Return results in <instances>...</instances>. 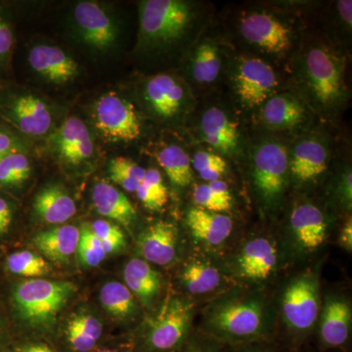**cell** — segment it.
<instances>
[{
    "label": "cell",
    "instance_id": "6da1fadb",
    "mask_svg": "<svg viewBox=\"0 0 352 352\" xmlns=\"http://www.w3.org/2000/svg\"><path fill=\"white\" fill-rule=\"evenodd\" d=\"M296 94L308 108L323 118L342 112L349 100L346 58L325 39L303 43L292 61Z\"/></svg>",
    "mask_w": 352,
    "mask_h": 352
},
{
    "label": "cell",
    "instance_id": "7a4b0ae2",
    "mask_svg": "<svg viewBox=\"0 0 352 352\" xmlns=\"http://www.w3.org/2000/svg\"><path fill=\"white\" fill-rule=\"evenodd\" d=\"M208 14L185 0H144L139 3L138 51L149 56L190 46L203 34Z\"/></svg>",
    "mask_w": 352,
    "mask_h": 352
},
{
    "label": "cell",
    "instance_id": "3957f363",
    "mask_svg": "<svg viewBox=\"0 0 352 352\" xmlns=\"http://www.w3.org/2000/svg\"><path fill=\"white\" fill-rule=\"evenodd\" d=\"M274 323L270 302L254 292L231 291L206 310L203 327L212 339L245 344L267 337Z\"/></svg>",
    "mask_w": 352,
    "mask_h": 352
},
{
    "label": "cell",
    "instance_id": "277c9868",
    "mask_svg": "<svg viewBox=\"0 0 352 352\" xmlns=\"http://www.w3.org/2000/svg\"><path fill=\"white\" fill-rule=\"evenodd\" d=\"M235 32L250 54L266 61H284L298 48L300 30L293 18L267 8L242 11L235 23Z\"/></svg>",
    "mask_w": 352,
    "mask_h": 352
},
{
    "label": "cell",
    "instance_id": "5b68a950",
    "mask_svg": "<svg viewBox=\"0 0 352 352\" xmlns=\"http://www.w3.org/2000/svg\"><path fill=\"white\" fill-rule=\"evenodd\" d=\"M59 108L31 88L0 82V119L23 138L50 136L59 126Z\"/></svg>",
    "mask_w": 352,
    "mask_h": 352
},
{
    "label": "cell",
    "instance_id": "8992f818",
    "mask_svg": "<svg viewBox=\"0 0 352 352\" xmlns=\"http://www.w3.org/2000/svg\"><path fill=\"white\" fill-rule=\"evenodd\" d=\"M76 292L71 282L27 280L14 289V305L28 327L45 333L52 330L58 314Z\"/></svg>",
    "mask_w": 352,
    "mask_h": 352
},
{
    "label": "cell",
    "instance_id": "52a82bcc",
    "mask_svg": "<svg viewBox=\"0 0 352 352\" xmlns=\"http://www.w3.org/2000/svg\"><path fill=\"white\" fill-rule=\"evenodd\" d=\"M139 95L145 112L166 126L182 124L193 112L195 104L190 85L182 76L170 73L146 78Z\"/></svg>",
    "mask_w": 352,
    "mask_h": 352
},
{
    "label": "cell",
    "instance_id": "ba28073f",
    "mask_svg": "<svg viewBox=\"0 0 352 352\" xmlns=\"http://www.w3.org/2000/svg\"><path fill=\"white\" fill-rule=\"evenodd\" d=\"M194 305L173 296L150 317L139 336V352H175L188 340Z\"/></svg>",
    "mask_w": 352,
    "mask_h": 352
},
{
    "label": "cell",
    "instance_id": "9c48e42d",
    "mask_svg": "<svg viewBox=\"0 0 352 352\" xmlns=\"http://www.w3.org/2000/svg\"><path fill=\"white\" fill-rule=\"evenodd\" d=\"M229 82L234 98L247 111H258L278 94L279 75L273 65L256 55L241 54L229 61Z\"/></svg>",
    "mask_w": 352,
    "mask_h": 352
},
{
    "label": "cell",
    "instance_id": "30bf717a",
    "mask_svg": "<svg viewBox=\"0 0 352 352\" xmlns=\"http://www.w3.org/2000/svg\"><path fill=\"white\" fill-rule=\"evenodd\" d=\"M252 179L264 208L277 207L289 182V147L276 138L258 141L252 150Z\"/></svg>",
    "mask_w": 352,
    "mask_h": 352
},
{
    "label": "cell",
    "instance_id": "8fae6325",
    "mask_svg": "<svg viewBox=\"0 0 352 352\" xmlns=\"http://www.w3.org/2000/svg\"><path fill=\"white\" fill-rule=\"evenodd\" d=\"M71 22L76 41L94 52H110L119 41V22L98 2H78L72 11Z\"/></svg>",
    "mask_w": 352,
    "mask_h": 352
},
{
    "label": "cell",
    "instance_id": "7c38bea8",
    "mask_svg": "<svg viewBox=\"0 0 352 352\" xmlns=\"http://www.w3.org/2000/svg\"><path fill=\"white\" fill-rule=\"evenodd\" d=\"M92 120L99 134L110 142H132L142 133L138 110L116 92L101 95L92 107Z\"/></svg>",
    "mask_w": 352,
    "mask_h": 352
},
{
    "label": "cell",
    "instance_id": "4fadbf2b",
    "mask_svg": "<svg viewBox=\"0 0 352 352\" xmlns=\"http://www.w3.org/2000/svg\"><path fill=\"white\" fill-rule=\"evenodd\" d=\"M331 148L318 132H308L289 147V178L296 184L316 183L328 170Z\"/></svg>",
    "mask_w": 352,
    "mask_h": 352
},
{
    "label": "cell",
    "instance_id": "5bb4252c",
    "mask_svg": "<svg viewBox=\"0 0 352 352\" xmlns=\"http://www.w3.org/2000/svg\"><path fill=\"white\" fill-rule=\"evenodd\" d=\"M319 283L314 274L296 277L287 286L282 312L292 330L305 332L314 327L319 314Z\"/></svg>",
    "mask_w": 352,
    "mask_h": 352
},
{
    "label": "cell",
    "instance_id": "9a60e30c",
    "mask_svg": "<svg viewBox=\"0 0 352 352\" xmlns=\"http://www.w3.org/2000/svg\"><path fill=\"white\" fill-rule=\"evenodd\" d=\"M48 138L51 153L65 166L78 168L94 157L91 132L80 118H67Z\"/></svg>",
    "mask_w": 352,
    "mask_h": 352
},
{
    "label": "cell",
    "instance_id": "2e32d148",
    "mask_svg": "<svg viewBox=\"0 0 352 352\" xmlns=\"http://www.w3.org/2000/svg\"><path fill=\"white\" fill-rule=\"evenodd\" d=\"M28 63L34 75L54 87L69 85L80 75V65L75 58L54 44L32 45L28 53Z\"/></svg>",
    "mask_w": 352,
    "mask_h": 352
},
{
    "label": "cell",
    "instance_id": "e0dca14e",
    "mask_svg": "<svg viewBox=\"0 0 352 352\" xmlns=\"http://www.w3.org/2000/svg\"><path fill=\"white\" fill-rule=\"evenodd\" d=\"M224 68V47L221 39L201 34L187 51L185 75L187 83L206 88L219 80Z\"/></svg>",
    "mask_w": 352,
    "mask_h": 352
},
{
    "label": "cell",
    "instance_id": "ac0fdd59",
    "mask_svg": "<svg viewBox=\"0 0 352 352\" xmlns=\"http://www.w3.org/2000/svg\"><path fill=\"white\" fill-rule=\"evenodd\" d=\"M198 131L204 142L224 156L233 157L240 151L239 120L223 106L206 108L199 118Z\"/></svg>",
    "mask_w": 352,
    "mask_h": 352
},
{
    "label": "cell",
    "instance_id": "d6986e66",
    "mask_svg": "<svg viewBox=\"0 0 352 352\" xmlns=\"http://www.w3.org/2000/svg\"><path fill=\"white\" fill-rule=\"evenodd\" d=\"M258 113V122L268 131H287L305 126L309 108L298 95L282 92L264 102Z\"/></svg>",
    "mask_w": 352,
    "mask_h": 352
},
{
    "label": "cell",
    "instance_id": "ffe728a7",
    "mask_svg": "<svg viewBox=\"0 0 352 352\" xmlns=\"http://www.w3.org/2000/svg\"><path fill=\"white\" fill-rule=\"evenodd\" d=\"M278 265L276 247L266 238H254L243 245L236 258L238 275L245 281L261 283L270 279Z\"/></svg>",
    "mask_w": 352,
    "mask_h": 352
},
{
    "label": "cell",
    "instance_id": "44dd1931",
    "mask_svg": "<svg viewBox=\"0 0 352 352\" xmlns=\"http://www.w3.org/2000/svg\"><path fill=\"white\" fill-rule=\"evenodd\" d=\"M138 250L145 261L168 266L177 258L178 231L168 221L154 222L138 237Z\"/></svg>",
    "mask_w": 352,
    "mask_h": 352
},
{
    "label": "cell",
    "instance_id": "7402d4cb",
    "mask_svg": "<svg viewBox=\"0 0 352 352\" xmlns=\"http://www.w3.org/2000/svg\"><path fill=\"white\" fill-rule=\"evenodd\" d=\"M289 227L296 244L307 252L321 247L327 237V221L320 208L312 203H300L289 215Z\"/></svg>",
    "mask_w": 352,
    "mask_h": 352
},
{
    "label": "cell",
    "instance_id": "603a6c76",
    "mask_svg": "<svg viewBox=\"0 0 352 352\" xmlns=\"http://www.w3.org/2000/svg\"><path fill=\"white\" fill-rule=\"evenodd\" d=\"M104 326L89 312L74 314L67 323L62 337L65 352H92L101 346Z\"/></svg>",
    "mask_w": 352,
    "mask_h": 352
},
{
    "label": "cell",
    "instance_id": "cb8c5ba5",
    "mask_svg": "<svg viewBox=\"0 0 352 352\" xmlns=\"http://www.w3.org/2000/svg\"><path fill=\"white\" fill-rule=\"evenodd\" d=\"M34 212L46 223L63 224L75 217L76 205L63 186L51 183L36 194Z\"/></svg>",
    "mask_w": 352,
    "mask_h": 352
},
{
    "label": "cell",
    "instance_id": "d4e9b609",
    "mask_svg": "<svg viewBox=\"0 0 352 352\" xmlns=\"http://www.w3.org/2000/svg\"><path fill=\"white\" fill-rule=\"evenodd\" d=\"M186 224L196 239L212 247L223 244L233 231V220L228 215L197 207L187 212Z\"/></svg>",
    "mask_w": 352,
    "mask_h": 352
},
{
    "label": "cell",
    "instance_id": "484cf974",
    "mask_svg": "<svg viewBox=\"0 0 352 352\" xmlns=\"http://www.w3.org/2000/svg\"><path fill=\"white\" fill-rule=\"evenodd\" d=\"M92 204L102 217L131 226L136 219V210L129 199L110 182L95 183L91 193Z\"/></svg>",
    "mask_w": 352,
    "mask_h": 352
},
{
    "label": "cell",
    "instance_id": "4316f807",
    "mask_svg": "<svg viewBox=\"0 0 352 352\" xmlns=\"http://www.w3.org/2000/svg\"><path fill=\"white\" fill-rule=\"evenodd\" d=\"M80 238L78 227L61 226L36 234L32 243L50 261L65 263L76 254Z\"/></svg>",
    "mask_w": 352,
    "mask_h": 352
},
{
    "label": "cell",
    "instance_id": "83f0119b",
    "mask_svg": "<svg viewBox=\"0 0 352 352\" xmlns=\"http://www.w3.org/2000/svg\"><path fill=\"white\" fill-rule=\"evenodd\" d=\"M322 342L331 347L342 346L349 337L351 327V307L340 298H329L321 317Z\"/></svg>",
    "mask_w": 352,
    "mask_h": 352
},
{
    "label": "cell",
    "instance_id": "f1b7e54d",
    "mask_svg": "<svg viewBox=\"0 0 352 352\" xmlns=\"http://www.w3.org/2000/svg\"><path fill=\"white\" fill-rule=\"evenodd\" d=\"M124 278L132 295L145 307L152 305L162 289L161 275L143 259L129 261L124 266Z\"/></svg>",
    "mask_w": 352,
    "mask_h": 352
},
{
    "label": "cell",
    "instance_id": "f546056e",
    "mask_svg": "<svg viewBox=\"0 0 352 352\" xmlns=\"http://www.w3.org/2000/svg\"><path fill=\"white\" fill-rule=\"evenodd\" d=\"M102 307L118 321H129L138 314V305L129 289L120 282L104 284L99 294Z\"/></svg>",
    "mask_w": 352,
    "mask_h": 352
},
{
    "label": "cell",
    "instance_id": "4dcf8cb0",
    "mask_svg": "<svg viewBox=\"0 0 352 352\" xmlns=\"http://www.w3.org/2000/svg\"><path fill=\"white\" fill-rule=\"evenodd\" d=\"M157 160L173 184L178 187H187L191 183V157L182 146H164L157 151Z\"/></svg>",
    "mask_w": 352,
    "mask_h": 352
},
{
    "label": "cell",
    "instance_id": "1f68e13d",
    "mask_svg": "<svg viewBox=\"0 0 352 352\" xmlns=\"http://www.w3.org/2000/svg\"><path fill=\"white\" fill-rule=\"evenodd\" d=\"M182 282L192 295H205L219 288L222 276L219 270L210 264L192 261L183 268Z\"/></svg>",
    "mask_w": 352,
    "mask_h": 352
},
{
    "label": "cell",
    "instance_id": "d6a6232c",
    "mask_svg": "<svg viewBox=\"0 0 352 352\" xmlns=\"http://www.w3.org/2000/svg\"><path fill=\"white\" fill-rule=\"evenodd\" d=\"M32 162L27 149L15 150L0 161V187L19 188L32 175Z\"/></svg>",
    "mask_w": 352,
    "mask_h": 352
},
{
    "label": "cell",
    "instance_id": "836d02e7",
    "mask_svg": "<svg viewBox=\"0 0 352 352\" xmlns=\"http://www.w3.org/2000/svg\"><path fill=\"white\" fill-rule=\"evenodd\" d=\"M193 200L197 208L224 214L232 208L233 198L228 185L222 180L196 185Z\"/></svg>",
    "mask_w": 352,
    "mask_h": 352
},
{
    "label": "cell",
    "instance_id": "e575fe53",
    "mask_svg": "<svg viewBox=\"0 0 352 352\" xmlns=\"http://www.w3.org/2000/svg\"><path fill=\"white\" fill-rule=\"evenodd\" d=\"M135 193L142 205L152 212L161 210L168 201V190L163 176L156 168L146 170L144 178Z\"/></svg>",
    "mask_w": 352,
    "mask_h": 352
},
{
    "label": "cell",
    "instance_id": "d590c367",
    "mask_svg": "<svg viewBox=\"0 0 352 352\" xmlns=\"http://www.w3.org/2000/svg\"><path fill=\"white\" fill-rule=\"evenodd\" d=\"M146 175V170L129 157H117L110 160L108 175L111 182L127 192H136Z\"/></svg>",
    "mask_w": 352,
    "mask_h": 352
},
{
    "label": "cell",
    "instance_id": "8d00e7d4",
    "mask_svg": "<svg viewBox=\"0 0 352 352\" xmlns=\"http://www.w3.org/2000/svg\"><path fill=\"white\" fill-rule=\"evenodd\" d=\"M8 270L24 277H39L50 272V264L41 256L30 251L14 252L7 258Z\"/></svg>",
    "mask_w": 352,
    "mask_h": 352
},
{
    "label": "cell",
    "instance_id": "74e56055",
    "mask_svg": "<svg viewBox=\"0 0 352 352\" xmlns=\"http://www.w3.org/2000/svg\"><path fill=\"white\" fill-rule=\"evenodd\" d=\"M192 168L206 182L220 180L226 175L227 164L220 155L206 150H201L191 159Z\"/></svg>",
    "mask_w": 352,
    "mask_h": 352
},
{
    "label": "cell",
    "instance_id": "f35d334b",
    "mask_svg": "<svg viewBox=\"0 0 352 352\" xmlns=\"http://www.w3.org/2000/svg\"><path fill=\"white\" fill-rule=\"evenodd\" d=\"M76 252L80 263L87 267H96L100 265L102 261L107 256L103 245L92 232L90 226H83L80 229V242Z\"/></svg>",
    "mask_w": 352,
    "mask_h": 352
},
{
    "label": "cell",
    "instance_id": "ab89813d",
    "mask_svg": "<svg viewBox=\"0 0 352 352\" xmlns=\"http://www.w3.org/2000/svg\"><path fill=\"white\" fill-rule=\"evenodd\" d=\"M90 228L100 241L106 254H113L126 247V237L117 224L109 220L98 219L92 222Z\"/></svg>",
    "mask_w": 352,
    "mask_h": 352
},
{
    "label": "cell",
    "instance_id": "60d3db41",
    "mask_svg": "<svg viewBox=\"0 0 352 352\" xmlns=\"http://www.w3.org/2000/svg\"><path fill=\"white\" fill-rule=\"evenodd\" d=\"M15 46V34L10 20L0 9V78L8 73Z\"/></svg>",
    "mask_w": 352,
    "mask_h": 352
},
{
    "label": "cell",
    "instance_id": "b9f144b4",
    "mask_svg": "<svg viewBox=\"0 0 352 352\" xmlns=\"http://www.w3.org/2000/svg\"><path fill=\"white\" fill-rule=\"evenodd\" d=\"M27 149L25 139L4 122H0V161L8 153Z\"/></svg>",
    "mask_w": 352,
    "mask_h": 352
},
{
    "label": "cell",
    "instance_id": "7bdbcfd3",
    "mask_svg": "<svg viewBox=\"0 0 352 352\" xmlns=\"http://www.w3.org/2000/svg\"><path fill=\"white\" fill-rule=\"evenodd\" d=\"M175 352H220L214 340L198 339L186 340Z\"/></svg>",
    "mask_w": 352,
    "mask_h": 352
},
{
    "label": "cell",
    "instance_id": "ee69618b",
    "mask_svg": "<svg viewBox=\"0 0 352 352\" xmlns=\"http://www.w3.org/2000/svg\"><path fill=\"white\" fill-rule=\"evenodd\" d=\"M339 194L346 208H351L352 200V175L351 168H346L344 171L339 183Z\"/></svg>",
    "mask_w": 352,
    "mask_h": 352
},
{
    "label": "cell",
    "instance_id": "f6af8a7d",
    "mask_svg": "<svg viewBox=\"0 0 352 352\" xmlns=\"http://www.w3.org/2000/svg\"><path fill=\"white\" fill-rule=\"evenodd\" d=\"M13 217L12 204L3 197H0V236L9 230L13 221Z\"/></svg>",
    "mask_w": 352,
    "mask_h": 352
},
{
    "label": "cell",
    "instance_id": "bcb514c9",
    "mask_svg": "<svg viewBox=\"0 0 352 352\" xmlns=\"http://www.w3.org/2000/svg\"><path fill=\"white\" fill-rule=\"evenodd\" d=\"M10 352H61L57 347L52 344L41 340H31V342H25L19 346L13 347Z\"/></svg>",
    "mask_w": 352,
    "mask_h": 352
},
{
    "label": "cell",
    "instance_id": "7dc6e473",
    "mask_svg": "<svg viewBox=\"0 0 352 352\" xmlns=\"http://www.w3.org/2000/svg\"><path fill=\"white\" fill-rule=\"evenodd\" d=\"M340 243L344 245L347 251H351L352 248V222L351 217L347 220L342 228V235H340Z\"/></svg>",
    "mask_w": 352,
    "mask_h": 352
},
{
    "label": "cell",
    "instance_id": "c3c4849f",
    "mask_svg": "<svg viewBox=\"0 0 352 352\" xmlns=\"http://www.w3.org/2000/svg\"><path fill=\"white\" fill-rule=\"evenodd\" d=\"M92 352H124L122 349H115V347L111 346H99L98 349H95V351Z\"/></svg>",
    "mask_w": 352,
    "mask_h": 352
},
{
    "label": "cell",
    "instance_id": "681fc988",
    "mask_svg": "<svg viewBox=\"0 0 352 352\" xmlns=\"http://www.w3.org/2000/svg\"><path fill=\"white\" fill-rule=\"evenodd\" d=\"M239 352H270L266 349H261V347H248V349H242Z\"/></svg>",
    "mask_w": 352,
    "mask_h": 352
},
{
    "label": "cell",
    "instance_id": "f907efd6",
    "mask_svg": "<svg viewBox=\"0 0 352 352\" xmlns=\"http://www.w3.org/2000/svg\"><path fill=\"white\" fill-rule=\"evenodd\" d=\"M0 352H6V344L1 340V337H0Z\"/></svg>",
    "mask_w": 352,
    "mask_h": 352
}]
</instances>
